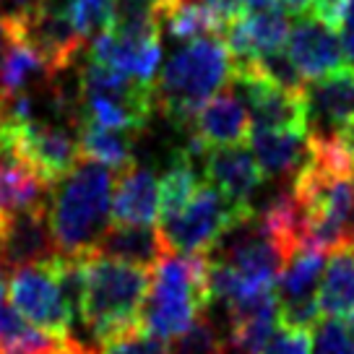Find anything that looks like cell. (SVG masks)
<instances>
[{
	"label": "cell",
	"mask_w": 354,
	"mask_h": 354,
	"mask_svg": "<svg viewBox=\"0 0 354 354\" xmlns=\"http://www.w3.org/2000/svg\"><path fill=\"white\" fill-rule=\"evenodd\" d=\"M230 81H232L230 86L240 94V100L250 112L253 125L274 131H297L308 136L305 91L279 86L255 63H232Z\"/></svg>",
	"instance_id": "obj_8"
},
{
	"label": "cell",
	"mask_w": 354,
	"mask_h": 354,
	"mask_svg": "<svg viewBox=\"0 0 354 354\" xmlns=\"http://www.w3.org/2000/svg\"><path fill=\"white\" fill-rule=\"evenodd\" d=\"M76 141L84 159L100 162L110 167L112 172H120L122 167L133 165V138L122 131H112V128L78 118Z\"/></svg>",
	"instance_id": "obj_21"
},
{
	"label": "cell",
	"mask_w": 354,
	"mask_h": 354,
	"mask_svg": "<svg viewBox=\"0 0 354 354\" xmlns=\"http://www.w3.org/2000/svg\"><path fill=\"white\" fill-rule=\"evenodd\" d=\"M57 255L47 219V201L8 214V224L0 240V268L16 271L24 266L44 263Z\"/></svg>",
	"instance_id": "obj_11"
},
{
	"label": "cell",
	"mask_w": 354,
	"mask_h": 354,
	"mask_svg": "<svg viewBox=\"0 0 354 354\" xmlns=\"http://www.w3.org/2000/svg\"><path fill=\"white\" fill-rule=\"evenodd\" d=\"M349 8V0H310V13L315 21L328 26L331 32H339L344 26V16Z\"/></svg>",
	"instance_id": "obj_30"
},
{
	"label": "cell",
	"mask_w": 354,
	"mask_h": 354,
	"mask_svg": "<svg viewBox=\"0 0 354 354\" xmlns=\"http://www.w3.org/2000/svg\"><path fill=\"white\" fill-rule=\"evenodd\" d=\"M315 354H354V336L342 318H326L318 323Z\"/></svg>",
	"instance_id": "obj_28"
},
{
	"label": "cell",
	"mask_w": 354,
	"mask_h": 354,
	"mask_svg": "<svg viewBox=\"0 0 354 354\" xmlns=\"http://www.w3.org/2000/svg\"><path fill=\"white\" fill-rule=\"evenodd\" d=\"M86 284L78 323L102 342L112 333L141 323L151 271L104 255H84Z\"/></svg>",
	"instance_id": "obj_4"
},
{
	"label": "cell",
	"mask_w": 354,
	"mask_h": 354,
	"mask_svg": "<svg viewBox=\"0 0 354 354\" xmlns=\"http://www.w3.org/2000/svg\"><path fill=\"white\" fill-rule=\"evenodd\" d=\"M232 78V55L224 39L203 37L172 53L154 84V104L177 128H190L196 112Z\"/></svg>",
	"instance_id": "obj_2"
},
{
	"label": "cell",
	"mask_w": 354,
	"mask_h": 354,
	"mask_svg": "<svg viewBox=\"0 0 354 354\" xmlns=\"http://www.w3.org/2000/svg\"><path fill=\"white\" fill-rule=\"evenodd\" d=\"M6 224H8V211L0 209V240H3V232H6Z\"/></svg>",
	"instance_id": "obj_35"
},
{
	"label": "cell",
	"mask_w": 354,
	"mask_h": 354,
	"mask_svg": "<svg viewBox=\"0 0 354 354\" xmlns=\"http://www.w3.org/2000/svg\"><path fill=\"white\" fill-rule=\"evenodd\" d=\"M203 180L219 190L224 198L240 206V209H253V193L263 183V172L255 162L253 151L240 146H219V149H206L203 156Z\"/></svg>",
	"instance_id": "obj_12"
},
{
	"label": "cell",
	"mask_w": 354,
	"mask_h": 354,
	"mask_svg": "<svg viewBox=\"0 0 354 354\" xmlns=\"http://www.w3.org/2000/svg\"><path fill=\"white\" fill-rule=\"evenodd\" d=\"M169 3V0H167ZM196 3H203V6H209V8H214V11H219L221 16H227L230 21H232L234 16H240V11H243L245 0H196Z\"/></svg>",
	"instance_id": "obj_31"
},
{
	"label": "cell",
	"mask_w": 354,
	"mask_h": 354,
	"mask_svg": "<svg viewBox=\"0 0 354 354\" xmlns=\"http://www.w3.org/2000/svg\"><path fill=\"white\" fill-rule=\"evenodd\" d=\"M284 50L305 78L326 76L336 68H342L346 60L344 44L336 37V32H331L328 26H323L315 19H308V16H302L289 29Z\"/></svg>",
	"instance_id": "obj_14"
},
{
	"label": "cell",
	"mask_w": 354,
	"mask_h": 354,
	"mask_svg": "<svg viewBox=\"0 0 354 354\" xmlns=\"http://www.w3.org/2000/svg\"><path fill=\"white\" fill-rule=\"evenodd\" d=\"M167 0H115L107 32L125 39H159Z\"/></svg>",
	"instance_id": "obj_22"
},
{
	"label": "cell",
	"mask_w": 354,
	"mask_h": 354,
	"mask_svg": "<svg viewBox=\"0 0 354 354\" xmlns=\"http://www.w3.org/2000/svg\"><path fill=\"white\" fill-rule=\"evenodd\" d=\"M253 214V209H240L230 203L219 190L203 180L193 201L172 219L162 221L159 232L172 253L206 255L221 243V237L232 227L250 219Z\"/></svg>",
	"instance_id": "obj_6"
},
{
	"label": "cell",
	"mask_w": 354,
	"mask_h": 354,
	"mask_svg": "<svg viewBox=\"0 0 354 354\" xmlns=\"http://www.w3.org/2000/svg\"><path fill=\"white\" fill-rule=\"evenodd\" d=\"M88 57L122 76L154 84V73L162 60V44L159 39H125V37L102 32L91 39Z\"/></svg>",
	"instance_id": "obj_15"
},
{
	"label": "cell",
	"mask_w": 354,
	"mask_h": 354,
	"mask_svg": "<svg viewBox=\"0 0 354 354\" xmlns=\"http://www.w3.org/2000/svg\"><path fill=\"white\" fill-rule=\"evenodd\" d=\"M6 26L11 37L26 42L53 73H66L84 55V37L73 29L66 13V0H39L32 8L8 11Z\"/></svg>",
	"instance_id": "obj_7"
},
{
	"label": "cell",
	"mask_w": 354,
	"mask_h": 354,
	"mask_svg": "<svg viewBox=\"0 0 354 354\" xmlns=\"http://www.w3.org/2000/svg\"><path fill=\"white\" fill-rule=\"evenodd\" d=\"M258 354H313V331L281 326V331H274Z\"/></svg>",
	"instance_id": "obj_29"
},
{
	"label": "cell",
	"mask_w": 354,
	"mask_h": 354,
	"mask_svg": "<svg viewBox=\"0 0 354 354\" xmlns=\"http://www.w3.org/2000/svg\"><path fill=\"white\" fill-rule=\"evenodd\" d=\"M308 138H354V68L344 63L305 86Z\"/></svg>",
	"instance_id": "obj_10"
},
{
	"label": "cell",
	"mask_w": 354,
	"mask_h": 354,
	"mask_svg": "<svg viewBox=\"0 0 354 354\" xmlns=\"http://www.w3.org/2000/svg\"><path fill=\"white\" fill-rule=\"evenodd\" d=\"M250 112L232 86L214 94L190 122V138H196L203 149L240 146L250 138Z\"/></svg>",
	"instance_id": "obj_13"
},
{
	"label": "cell",
	"mask_w": 354,
	"mask_h": 354,
	"mask_svg": "<svg viewBox=\"0 0 354 354\" xmlns=\"http://www.w3.org/2000/svg\"><path fill=\"white\" fill-rule=\"evenodd\" d=\"M209 305V258L167 250L151 268L141 326L162 342L175 339L198 321Z\"/></svg>",
	"instance_id": "obj_3"
},
{
	"label": "cell",
	"mask_w": 354,
	"mask_h": 354,
	"mask_svg": "<svg viewBox=\"0 0 354 354\" xmlns=\"http://www.w3.org/2000/svg\"><path fill=\"white\" fill-rule=\"evenodd\" d=\"M344 53L349 60H354V0H349V8H346V16H344Z\"/></svg>",
	"instance_id": "obj_32"
},
{
	"label": "cell",
	"mask_w": 354,
	"mask_h": 354,
	"mask_svg": "<svg viewBox=\"0 0 354 354\" xmlns=\"http://www.w3.org/2000/svg\"><path fill=\"white\" fill-rule=\"evenodd\" d=\"M165 237L159 230H151L149 224H122L115 221L110 224L102 237L97 240L94 250L88 255H104V258H115L122 263L141 266V268H154L162 255L167 253Z\"/></svg>",
	"instance_id": "obj_16"
},
{
	"label": "cell",
	"mask_w": 354,
	"mask_h": 354,
	"mask_svg": "<svg viewBox=\"0 0 354 354\" xmlns=\"http://www.w3.org/2000/svg\"><path fill=\"white\" fill-rule=\"evenodd\" d=\"M97 354H167V344L136 323L97 342Z\"/></svg>",
	"instance_id": "obj_26"
},
{
	"label": "cell",
	"mask_w": 354,
	"mask_h": 354,
	"mask_svg": "<svg viewBox=\"0 0 354 354\" xmlns=\"http://www.w3.org/2000/svg\"><path fill=\"white\" fill-rule=\"evenodd\" d=\"M112 3L115 0H66V13L84 39H94L110 29Z\"/></svg>",
	"instance_id": "obj_25"
},
{
	"label": "cell",
	"mask_w": 354,
	"mask_h": 354,
	"mask_svg": "<svg viewBox=\"0 0 354 354\" xmlns=\"http://www.w3.org/2000/svg\"><path fill=\"white\" fill-rule=\"evenodd\" d=\"M346 328H349V333L354 336V313L349 315V318H346Z\"/></svg>",
	"instance_id": "obj_37"
},
{
	"label": "cell",
	"mask_w": 354,
	"mask_h": 354,
	"mask_svg": "<svg viewBox=\"0 0 354 354\" xmlns=\"http://www.w3.org/2000/svg\"><path fill=\"white\" fill-rule=\"evenodd\" d=\"M0 3H8V6H13V11H24V8H32V6H37L39 0H0Z\"/></svg>",
	"instance_id": "obj_34"
},
{
	"label": "cell",
	"mask_w": 354,
	"mask_h": 354,
	"mask_svg": "<svg viewBox=\"0 0 354 354\" xmlns=\"http://www.w3.org/2000/svg\"><path fill=\"white\" fill-rule=\"evenodd\" d=\"M53 339L44 344V346H34V349H26V346H3L0 354H53Z\"/></svg>",
	"instance_id": "obj_33"
},
{
	"label": "cell",
	"mask_w": 354,
	"mask_h": 354,
	"mask_svg": "<svg viewBox=\"0 0 354 354\" xmlns=\"http://www.w3.org/2000/svg\"><path fill=\"white\" fill-rule=\"evenodd\" d=\"M53 336H47L42 328L29 323L13 305L0 302V349L3 346H44Z\"/></svg>",
	"instance_id": "obj_27"
},
{
	"label": "cell",
	"mask_w": 354,
	"mask_h": 354,
	"mask_svg": "<svg viewBox=\"0 0 354 354\" xmlns=\"http://www.w3.org/2000/svg\"><path fill=\"white\" fill-rule=\"evenodd\" d=\"M11 305L29 323L42 328L47 336H68L73 333V313L57 284L55 268L50 261L16 268L8 281Z\"/></svg>",
	"instance_id": "obj_9"
},
{
	"label": "cell",
	"mask_w": 354,
	"mask_h": 354,
	"mask_svg": "<svg viewBox=\"0 0 354 354\" xmlns=\"http://www.w3.org/2000/svg\"><path fill=\"white\" fill-rule=\"evenodd\" d=\"M167 354H230V346L209 318H198L190 328L172 339Z\"/></svg>",
	"instance_id": "obj_24"
},
{
	"label": "cell",
	"mask_w": 354,
	"mask_h": 354,
	"mask_svg": "<svg viewBox=\"0 0 354 354\" xmlns=\"http://www.w3.org/2000/svg\"><path fill=\"white\" fill-rule=\"evenodd\" d=\"M318 308L326 318H349L354 313V248L331 253L318 287Z\"/></svg>",
	"instance_id": "obj_20"
},
{
	"label": "cell",
	"mask_w": 354,
	"mask_h": 354,
	"mask_svg": "<svg viewBox=\"0 0 354 354\" xmlns=\"http://www.w3.org/2000/svg\"><path fill=\"white\" fill-rule=\"evenodd\" d=\"M47 201L50 232L60 255H88L110 227L112 185L110 167L81 159Z\"/></svg>",
	"instance_id": "obj_1"
},
{
	"label": "cell",
	"mask_w": 354,
	"mask_h": 354,
	"mask_svg": "<svg viewBox=\"0 0 354 354\" xmlns=\"http://www.w3.org/2000/svg\"><path fill=\"white\" fill-rule=\"evenodd\" d=\"M167 34L177 42H193L203 37L224 39L230 19L196 0H169L165 6Z\"/></svg>",
	"instance_id": "obj_19"
},
{
	"label": "cell",
	"mask_w": 354,
	"mask_h": 354,
	"mask_svg": "<svg viewBox=\"0 0 354 354\" xmlns=\"http://www.w3.org/2000/svg\"><path fill=\"white\" fill-rule=\"evenodd\" d=\"M3 295H6V281H3V268H0V302H3Z\"/></svg>",
	"instance_id": "obj_36"
},
{
	"label": "cell",
	"mask_w": 354,
	"mask_h": 354,
	"mask_svg": "<svg viewBox=\"0 0 354 354\" xmlns=\"http://www.w3.org/2000/svg\"><path fill=\"white\" fill-rule=\"evenodd\" d=\"M78 100L84 120L122 133H141L156 110L154 84L122 76L91 57L78 76Z\"/></svg>",
	"instance_id": "obj_5"
},
{
	"label": "cell",
	"mask_w": 354,
	"mask_h": 354,
	"mask_svg": "<svg viewBox=\"0 0 354 354\" xmlns=\"http://www.w3.org/2000/svg\"><path fill=\"white\" fill-rule=\"evenodd\" d=\"M159 214V183L149 167H122L112 185V219L122 224H151Z\"/></svg>",
	"instance_id": "obj_17"
},
{
	"label": "cell",
	"mask_w": 354,
	"mask_h": 354,
	"mask_svg": "<svg viewBox=\"0 0 354 354\" xmlns=\"http://www.w3.org/2000/svg\"><path fill=\"white\" fill-rule=\"evenodd\" d=\"M201 185H203V177L198 175L196 159L185 149H177L172 165L159 183V216H162V221L172 219L175 214L185 209L193 201V196L198 193Z\"/></svg>",
	"instance_id": "obj_23"
},
{
	"label": "cell",
	"mask_w": 354,
	"mask_h": 354,
	"mask_svg": "<svg viewBox=\"0 0 354 354\" xmlns=\"http://www.w3.org/2000/svg\"><path fill=\"white\" fill-rule=\"evenodd\" d=\"M248 141L263 177L292 175L308 156V136L297 131H274V128L253 125Z\"/></svg>",
	"instance_id": "obj_18"
}]
</instances>
